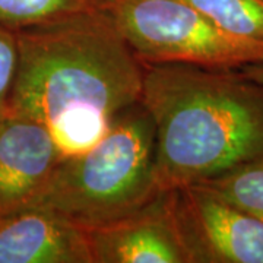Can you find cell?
I'll use <instances>...</instances> for the list:
<instances>
[{
	"mask_svg": "<svg viewBox=\"0 0 263 263\" xmlns=\"http://www.w3.org/2000/svg\"><path fill=\"white\" fill-rule=\"evenodd\" d=\"M116 0H0V25L10 31H24L60 19L104 12Z\"/></svg>",
	"mask_w": 263,
	"mask_h": 263,
	"instance_id": "obj_9",
	"label": "cell"
},
{
	"mask_svg": "<svg viewBox=\"0 0 263 263\" xmlns=\"http://www.w3.org/2000/svg\"><path fill=\"white\" fill-rule=\"evenodd\" d=\"M196 184L263 222V155Z\"/></svg>",
	"mask_w": 263,
	"mask_h": 263,
	"instance_id": "obj_10",
	"label": "cell"
},
{
	"mask_svg": "<svg viewBox=\"0 0 263 263\" xmlns=\"http://www.w3.org/2000/svg\"><path fill=\"white\" fill-rule=\"evenodd\" d=\"M117 28L145 65L243 69L263 62V43L219 27L184 0H116Z\"/></svg>",
	"mask_w": 263,
	"mask_h": 263,
	"instance_id": "obj_4",
	"label": "cell"
},
{
	"mask_svg": "<svg viewBox=\"0 0 263 263\" xmlns=\"http://www.w3.org/2000/svg\"><path fill=\"white\" fill-rule=\"evenodd\" d=\"M160 189L196 184L263 155V86L243 69L145 65Z\"/></svg>",
	"mask_w": 263,
	"mask_h": 263,
	"instance_id": "obj_2",
	"label": "cell"
},
{
	"mask_svg": "<svg viewBox=\"0 0 263 263\" xmlns=\"http://www.w3.org/2000/svg\"><path fill=\"white\" fill-rule=\"evenodd\" d=\"M160 190L155 126L139 101L117 114L92 145L66 155L35 205L91 230L130 214Z\"/></svg>",
	"mask_w": 263,
	"mask_h": 263,
	"instance_id": "obj_3",
	"label": "cell"
},
{
	"mask_svg": "<svg viewBox=\"0 0 263 263\" xmlns=\"http://www.w3.org/2000/svg\"><path fill=\"white\" fill-rule=\"evenodd\" d=\"M94 263H190L174 209V189L108 224L86 230Z\"/></svg>",
	"mask_w": 263,
	"mask_h": 263,
	"instance_id": "obj_6",
	"label": "cell"
},
{
	"mask_svg": "<svg viewBox=\"0 0 263 263\" xmlns=\"http://www.w3.org/2000/svg\"><path fill=\"white\" fill-rule=\"evenodd\" d=\"M19 63L9 105L47 126L65 155L92 145L139 103L145 63L110 10L16 32Z\"/></svg>",
	"mask_w": 263,
	"mask_h": 263,
	"instance_id": "obj_1",
	"label": "cell"
},
{
	"mask_svg": "<svg viewBox=\"0 0 263 263\" xmlns=\"http://www.w3.org/2000/svg\"><path fill=\"white\" fill-rule=\"evenodd\" d=\"M41 122L8 105L0 111V215L35 205L65 158Z\"/></svg>",
	"mask_w": 263,
	"mask_h": 263,
	"instance_id": "obj_7",
	"label": "cell"
},
{
	"mask_svg": "<svg viewBox=\"0 0 263 263\" xmlns=\"http://www.w3.org/2000/svg\"><path fill=\"white\" fill-rule=\"evenodd\" d=\"M19 63L16 32L0 25V111L9 105Z\"/></svg>",
	"mask_w": 263,
	"mask_h": 263,
	"instance_id": "obj_12",
	"label": "cell"
},
{
	"mask_svg": "<svg viewBox=\"0 0 263 263\" xmlns=\"http://www.w3.org/2000/svg\"><path fill=\"white\" fill-rule=\"evenodd\" d=\"M238 37L263 43V0H184Z\"/></svg>",
	"mask_w": 263,
	"mask_h": 263,
	"instance_id": "obj_11",
	"label": "cell"
},
{
	"mask_svg": "<svg viewBox=\"0 0 263 263\" xmlns=\"http://www.w3.org/2000/svg\"><path fill=\"white\" fill-rule=\"evenodd\" d=\"M243 72L247 76H250L253 81H256L257 84H260L263 86V62L245 66L243 67Z\"/></svg>",
	"mask_w": 263,
	"mask_h": 263,
	"instance_id": "obj_13",
	"label": "cell"
},
{
	"mask_svg": "<svg viewBox=\"0 0 263 263\" xmlns=\"http://www.w3.org/2000/svg\"><path fill=\"white\" fill-rule=\"evenodd\" d=\"M0 263H94L86 230L41 205L0 215Z\"/></svg>",
	"mask_w": 263,
	"mask_h": 263,
	"instance_id": "obj_8",
	"label": "cell"
},
{
	"mask_svg": "<svg viewBox=\"0 0 263 263\" xmlns=\"http://www.w3.org/2000/svg\"><path fill=\"white\" fill-rule=\"evenodd\" d=\"M174 209L190 263H263V222L200 184L174 189Z\"/></svg>",
	"mask_w": 263,
	"mask_h": 263,
	"instance_id": "obj_5",
	"label": "cell"
}]
</instances>
